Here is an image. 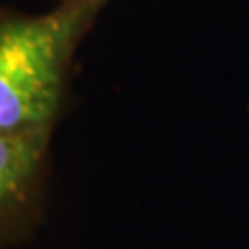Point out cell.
I'll return each mask as SVG.
<instances>
[{
    "label": "cell",
    "instance_id": "cell-1",
    "mask_svg": "<svg viewBox=\"0 0 249 249\" xmlns=\"http://www.w3.org/2000/svg\"><path fill=\"white\" fill-rule=\"evenodd\" d=\"M100 9L58 0L42 15L0 11V133L50 137L73 52Z\"/></svg>",
    "mask_w": 249,
    "mask_h": 249
},
{
    "label": "cell",
    "instance_id": "cell-2",
    "mask_svg": "<svg viewBox=\"0 0 249 249\" xmlns=\"http://www.w3.org/2000/svg\"><path fill=\"white\" fill-rule=\"evenodd\" d=\"M46 137H13L0 133V220L29 189L46 152Z\"/></svg>",
    "mask_w": 249,
    "mask_h": 249
},
{
    "label": "cell",
    "instance_id": "cell-3",
    "mask_svg": "<svg viewBox=\"0 0 249 249\" xmlns=\"http://www.w3.org/2000/svg\"><path fill=\"white\" fill-rule=\"evenodd\" d=\"M91 2H96V4H100V6H104V4L108 2V0H91Z\"/></svg>",
    "mask_w": 249,
    "mask_h": 249
}]
</instances>
